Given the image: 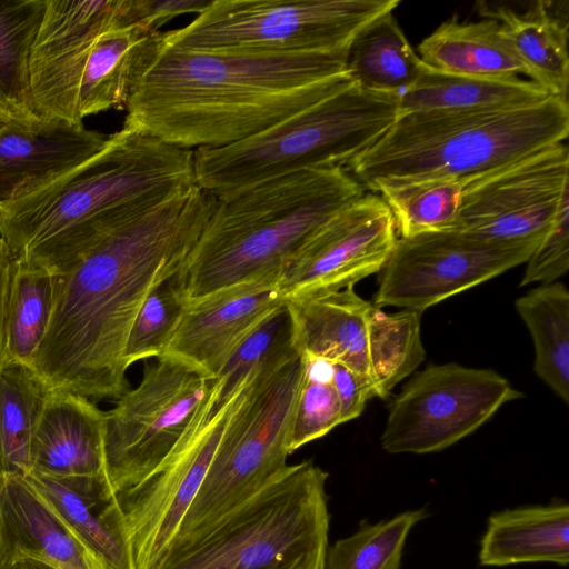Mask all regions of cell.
<instances>
[{"label":"cell","instance_id":"6da1fadb","mask_svg":"<svg viewBox=\"0 0 569 569\" xmlns=\"http://www.w3.org/2000/svg\"><path fill=\"white\" fill-rule=\"evenodd\" d=\"M216 203L194 184L114 227L62 276L32 365L52 390L89 400H118L128 390L132 323L148 296L180 271Z\"/></svg>","mask_w":569,"mask_h":569},{"label":"cell","instance_id":"7a4b0ae2","mask_svg":"<svg viewBox=\"0 0 569 569\" xmlns=\"http://www.w3.org/2000/svg\"><path fill=\"white\" fill-rule=\"evenodd\" d=\"M347 50L201 51L162 42L123 123L187 150L226 147L352 84Z\"/></svg>","mask_w":569,"mask_h":569},{"label":"cell","instance_id":"3957f363","mask_svg":"<svg viewBox=\"0 0 569 569\" xmlns=\"http://www.w3.org/2000/svg\"><path fill=\"white\" fill-rule=\"evenodd\" d=\"M194 184L192 150L123 123L91 158L1 206L0 238L66 276L104 233Z\"/></svg>","mask_w":569,"mask_h":569},{"label":"cell","instance_id":"277c9868","mask_svg":"<svg viewBox=\"0 0 569 569\" xmlns=\"http://www.w3.org/2000/svg\"><path fill=\"white\" fill-rule=\"evenodd\" d=\"M345 168L271 179L217 203L173 282L183 303L242 282L280 277L305 241L365 194Z\"/></svg>","mask_w":569,"mask_h":569},{"label":"cell","instance_id":"5b68a950","mask_svg":"<svg viewBox=\"0 0 569 569\" xmlns=\"http://www.w3.org/2000/svg\"><path fill=\"white\" fill-rule=\"evenodd\" d=\"M568 101L548 98L519 108L420 111L397 116L348 166L366 190L430 178L482 174L563 142Z\"/></svg>","mask_w":569,"mask_h":569},{"label":"cell","instance_id":"8992f818","mask_svg":"<svg viewBox=\"0 0 569 569\" xmlns=\"http://www.w3.org/2000/svg\"><path fill=\"white\" fill-rule=\"evenodd\" d=\"M397 94L355 82L239 142L193 151L196 184L217 199L318 168H347L397 117Z\"/></svg>","mask_w":569,"mask_h":569},{"label":"cell","instance_id":"52a82bcc","mask_svg":"<svg viewBox=\"0 0 569 569\" xmlns=\"http://www.w3.org/2000/svg\"><path fill=\"white\" fill-rule=\"evenodd\" d=\"M327 479L311 460L288 465L208 528L171 543L156 569H325Z\"/></svg>","mask_w":569,"mask_h":569},{"label":"cell","instance_id":"ba28073f","mask_svg":"<svg viewBox=\"0 0 569 569\" xmlns=\"http://www.w3.org/2000/svg\"><path fill=\"white\" fill-rule=\"evenodd\" d=\"M302 381L303 362L293 347L251 371L171 543L198 535L287 468L288 436Z\"/></svg>","mask_w":569,"mask_h":569},{"label":"cell","instance_id":"9c48e42d","mask_svg":"<svg viewBox=\"0 0 569 569\" xmlns=\"http://www.w3.org/2000/svg\"><path fill=\"white\" fill-rule=\"evenodd\" d=\"M399 0H212L163 42L201 51L335 52Z\"/></svg>","mask_w":569,"mask_h":569},{"label":"cell","instance_id":"30bf717a","mask_svg":"<svg viewBox=\"0 0 569 569\" xmlns=\"http://www.w3.org/2000/svg\"><path fill=\"white\" fill-rule=\"evenodd\" d=\"M250 373L221 403L222 386L216 379L210 396L161 465L142 482L116 496L132 569H156L160 563L206 477Z\"/></svg>","mask_w":569,"mask_h":569},{"label":"cell","instance_id":"8fae6325","mask_svg":"<svg viewBox=\"0 0 569 569\" xmlns=\"http://www.w3.org/2000/svg\"><path fill=\"white\" fill-rule=\"evenodd\" d=\"M214 380L158 357L144 368L139 385L106 412V475L114 496L161 465L210 396Z\"/></svg>","mask_w":569,"mask_h":569},{"label":"cell","instance_id":"7c38bea8","mask_svg":"<svg viewBox=\"0 0 569 569\" xmlns=\"http://www.w3.org/2000/svg\"><path fill=\"white\" fill-rule=\"evenodd\" d=\"M521 397L522 392L493 370L455 362L431 365L416 373L392 400L381 447L389 453L440 451Z\"/></svg>","mask_w":569,"mask_h":569},{"label":"cell","instance_id":"4fadbf2b","mask_svg":"<svg viewBox=\"0 0 569 569\" xmlns=\"http://www.w3.org/2000/svg\"><path fill=\"white\" fill-rule=\"evenodd\" d=\"M539 241L495 242L456 230L398 238L373 305L422 312L526 262Z\"/></svg>","mask_w":569,"mask_h":569},{"label":"cell","instance_id":"5bb4252c","mask_svg":"<svg viewBox=\"0 0 569 569\" xmlns=\"http://www.w3.org/2000/svg\"><path fill=\"white\" fill-rule=\"evenodd\" d=\"M569 190L565 142L467 179L451 230L495 242L539 240Z\"/></svg>","mask_w":569,"mask_h":569},{"label":"cell","instance_id":"9a60e30c","mask_svg":"<svg viewBox=\"0 0 569 569\" xmlns=\"http://www.w3.org/2000/svg\"><path fill=\"white\" fill-rule=\"evenodd\" d=\"M398 240L380 196L365 193L319 227L286 263L279 288L291 296L339 290L380 272Z\"/></svg>","mask_w":569,"mask_h":569},{"label":"cell","instance_id":"2e32d148","mask_svg":"<svg viewBox=\"0 0 569 569\" xmlns=\"http://www.w3.org/2000/svg\"><path fill=\"white\" fill-rule=\"evenodd\" d=\"M129 0H46L29 57L30 98L41 120L83 123L79 90L99 36L128 9Z\"/></svg>","mask_w":569,"mask_h":569},{"label":"cell","instance_id":"e0dca14e","mask_svg":"<svg viewBox=\"0 0 569 569\" xmlns=\"http://www.w3.org/2000/svg\"><path fill=\"white\" fill-rule=\"evenodd\" d=\"M279 280L264 277L183 303L159 357L217 379L241 343L284 305Z\"/></svg>","mask_w":569,"mask_h":569},{"label":"cell","instance_id":"ac0fdd59","mask_svg":"<svg viewBox=\"0 0 569 569\" xmlns=\"http://www.w3.org/2000/svg\"><path fill=\"white\" fill-rule=\"evenodd\" d=\"M107 138L83 123L12 120L0 129V207L84 162Z\"/></svg>","mask_w":569,"mask_h":569},{"label":"cell","instance_id":"d6986e66","mask_svg":"<svg viewBox=\"0 0 569 569\" xmlns=\"http://www.w3.org/2000/svg\"><path fill=\"white\" fill-rule=\"evenodd\" d=\"M21 559L56 569H106L26 477L0 473V569Z\"/></svg>","mask_w":569,"mask_h":569},{"label":"cell","instance_id":"ffe728a7","mask_svg":"<svg viewBox=\"0 0 569 569\" xmlns=\"http://www.w3.org/2000/svg\"><path fill=\"white\" fill-rule=\"evenodd\" d=\"M284 306L297 353L343 365L371 380L367 329L373 305L352 286L291 296L284 299Z\"/></svg>","mask_w":569,"mask_h":569},{"label":"cell","instance_id":"44dd1931","mask_svg":"<svg viewBox=\"0 0 569 569\" xmlns=\"http://www.w3.org/2000/svg\"><path fill=\"white\" fill-rule=\"evenodd\" d=\"M106 412L91 400L51 390L31 442V471L53 477L106 473Z\"/></svg>","mask_w":569,"mask_h":569},{"label":"cell","instance_id":"7402d4cb","mask_svg":"<svg viewBox=\"0 0 569 569\" xmlns=\"http://www.w3.org/2000/svg\"><path fill=\"white\" fill-rule=\"evenodd\" d=\"M162 42L163 32L134 21L133 0H129L126 13L99 36L88 57L79 90L80 118L126 109Z\"/></svg>","mask_w":569,"mask_h":569},{"label":"cell","instance_id":"603a6c76","mask_svg":"<svg viewBox=\"0 0 569 569\" xmlns=\"http://www.w3.org/2000/svg\"><path fill=\"white\" fill-rule=\"evenodd\" d=\"M106 569H132L107 475L24 476Z\"/></svg>","mask_w":569,"mask_h":569},{"label":"cell","instance_id":"cb8c5ba5","mask_svg":"<svg viewBox=\"0 0 569 569\" xmlns=\"http://www.w3.org/2000/svg\"><path fill=\"white\" fill-rule=\"evenodd\" d=\"M478 6L481 17L499 22L526 76L550 96L568 101V1H537L525 12L485 2Z\"/></svg>","mask_w":569,"mask_h":569},{"label":"cell","instance_id":"d4e9b609","mask_svg":"<svg viewBox=\"0 0 569 569\" xmlns=\"http://www.w3.org/2000/svg\"><path fill=\"white\" fill-rule=\"evenodd\" d=\"M478 559L483 567L529 562L566 567L569 561V506L558 501L492 513L480 541Z\"/></svg>","mask_w":569,"mask_h":569},{"label":"cell","instance_id":"484cf974","mask_svg":"<svg viewBox=\"0 0 569 569\" xmlns=\"http://www.w3.org/2000/svg\"><path fill=\"white\" fill-rule=\"evenodd\" d=\"M549 96L537 83L519 77L456 74L422 62L413 84L398 94L397 116L420 111L519 108Z\"/></svg>","mask_w":569,"mask_h":569},{"label":"cell","instance_id":"4316f807","mask_svg":"<svg viewBox=\"0 0 569 569\" xmlns=\"http://www.w3.org/2000/svg\"><path fill=\"white\" fill-rule=\"evenodd\" d=\"M420 60L449 73L475 77H519L526 70L503 36L498 21H460L456 16L439 24L418 47Z\"/></svg>","mask_w":569,"mask_h":569},{"label":"cell","instance_id":"83f0119b","mask_svg":"<svg viewBox=\"0 0 569 569\" xmlns=\"http://www.w3.org/2000/svg\"><path fill=\"white\" fill-rule=\"evenodd\" d=\"M392 12L357 33L347 50L346 70L363 90L398 96L417 80L422 61Z\"/></svg>","mask_w":569,"mask_h":569},{"label":"cell","instance_id":"f1b7e54d","mask_svg":"<svg viewBox=\"0 0 569 569\" xmlns=\"http://www.w3.org/2000/svg\"><path fill=\"white\" fill-rule=\"evenodd\" d=\"M51 388L29 365L7 361L0 371V473L31 471V442Z\"/></svg>","mask_w":569,"mask_h":569},{"label":"cell","instance_id":"f546056e","mask_svg":"<svg viewBox=\"0 0 569 569\" xmlns=\"http://www.w3.org/2000/svg\"><path fill=\"white\" fill-rule=\"evenodd\" d=\"M516 310L532 338L536 375L569 402V292L565 283L540 284L519 297Z\"/></svg>","mask_w":569,"mask_h":569},{"label":"cell","instance_id":"4dcf8cb0","mask_svg":"<svg viewBox=\"0 0 569 569\" xmlns=\"http://www.w3.org/2000/svg\"><path fill=\"white\" fill-rule=\"evenodd\" d=\"M421 313L410 309L386 312L373 305L368 318L367 349L376 397L388 398L425 360Z\"/></svg>","mask_w":569,"mask_h":569},{"label":"cell","instance_id":"1f68e13d","mask_svg":"<svg viewBox=\"0 0 569 569\" xmlns=\"http://www.w3.org/2000/svg\"><path fill=\"white\" fill-rule=\"evenodd\" d=\"M61 281L62 276L28 264L17 256L8 326L7 361H18L32 367L48 332Z\"/></svg>","mask_w":569,"mask_h":569},{"label":"cell","instance_id":"d6a6232c","mask_svg":"<svg viewBox=\"0 0 569 569\" xmlns=\"http://www.w3.org/2000/svg\"><path fill=\"white\" fill-rule=\"evenodd\" d=\"M46 0H0V104L23 119L31 108L29 57Z\"/></svg>","mask_w":569,"mask_h":569},{"label":"cell","instance_id":"836d02e7","mask_svg":"<svg viewBox=\"0 0 569 569\" xmlns=\"http://www.w3.org/2000/svg\"><path fill=\"white\" fill-rule=\"evenodd\" d=\"M468 178H430L381 187L400 238L451 230L458 217Z\"/></svg>","mask_w":569,"mask_h":569},{"label":"cell","instance_id":"e575fe53","mask_svg":"<svg viewBox=\"0 0 569 569\" xmlns=\"http://www.w3.org/2000/svg\"><path fill=\"white\" fill-rule=\"evenodd\" d=\"M428 517L425 508L379 521H362L349 537L328 547L325 569H400L411 529Z\"/></svg>","mask_w":569,"mask_h":569},{"label":"cell","instance_id":"d590c367","mask_svg":"<svg viewBox=\"0 0 569 569\" xmlns=\"http://www.w3.org/2000/svg\"><path fill=\"white\" fill-rule=\"evenodd\" d=\"M183 309L173 277L156 288L142 303L130 329L123 359L132 363L158 358Z\"/></svg>","mask_w":569,"mask_h":569},{"label":"cell","instance_id":"8d00e7d4","mask_svg":"<svg viewBox=\"0 0 569 569\" xmlns=\"http://www.w3.org/2000/svg\"><path fill=\"white\" fill-rule=\"evenodd\" d=\"M291 347V320L283 305L241 343L217 378L222 386L218 403L229 398L263 360Z\"/></svg>","mask_w":569,"mask_h":569},{"label":"cell","instance_id":"74e56055","mask_svg":"<svg viewBox=\"0 0 569 569\" xmlns=\"http://www.w3.org/2000/svg\"><path fill=\"white\" fill-rule=\"evenodd\" d=\"M338 425H341L340 405L332 382L303 378L288 436L289 453L323 437Z\"/></svg>","mask_w":569,"mask_h":569},{"label":"cell","instance_id":"f35d334b","mask_svg":"<svg viewBox=\"0 0 569 569\" xmlns=\"http://www.w3.org/2000/svg\"><path fill=\"white\" fill-rule=\"evenodd\" d=\"M520 286L558 281L569 269V190L559 203L546 233L526 261Z\"/></svg>","mask_w":569,"mask_h":569},{"label":"cell","instance_id":"ab89813d","mask_svg":"<svg viewBox=\"0 0 569 569\" xmlns=\"http://www.w3.org/2000/svg\"><path fill=\"white\" fill-rule=\"evenodd\" d=\"M332 386L340 405L341 423L358 418L366 402L376 397L369 378L340 363L333 362Z\"/></svg>","mask_w":569,"mask_h":569},{"label":"cell","instance_id":"60d3db41","mask_svg":"<svg viewBox=\"0 0 569 569\" xmlns=\"http://www.w3.org/2000/svg\"><path fill=\"white\" fill-rule=\"evenodd\" d=\"M212 0H134L136 19L159 30L171 19L186 13H200Z\"/></svg>","mask_w":569,"mask_h":569},{"label":"cell","instance_id":"b9f144b4","mask_svg":"<svg viewBox=\"0 0 569 569\" xmlns=\"http://www.w3.org/2000/svg\"><path fill=\"white\" fill-rule=\"evenodd\" d=\"M17 256L0 238V371L7 362L8 326Z\"/></svg>","mask_w":569,"mask_h":569},{"label":"cell","instance_id":"7bdbcfd3","mask_svg":"<svg viewBox=\"0 0 569 569\" xmlns=\"http://www.w3.org/2000/svg\"><path fill=\"white\" fill-rule=\"evenodd\" d=\"M10 569H56L54 567L34 560V559H21L16 561Z\"/></svg>","mask_w":569,"mask_h":569},{"label":"cell","instance_id":"ee69618b","mask_svg":"<svg viewBox=\"0 0 569 569\" xmlns=\"http://www.w3.org/2000/svg\"><path fill=\"white\" fill-rule=\"evenodd\" d=\"M14 119H23L14 114L12 111L7 109L4 106L0 104V129L6 127Z\"/></svg>","mask_w":569,"mask_h":569}]
</instances>
